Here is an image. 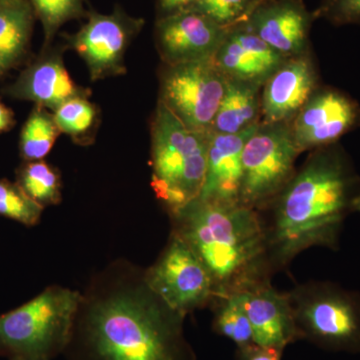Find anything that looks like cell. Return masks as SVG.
<instances>
[{
	"label": "cell",
	"instance_id": "obj_6",
	"mask_svg": "<svg viewBox=\"0 0 360 360\" xmlns=\"http://www.w3.org/2000/svg\"><path fill=\"white\" fill-rule=\"evenodd\" d=\"M300 338L328 349L360 352V300L330 283L303 286L290 295Z\"/></svg>",
	"mask_w": 360,
	"mask_h": 360
},
{
	"label": "cell",
	"instance_id": "obj_10",
	"mask_svg": "<svg viewBox=\"0 0 360 360\" xmlns=\"http://www.w3.org/2000/svg\"><path fill=\"white\" fill-rule=\"evenodd\" d=\"M143 25V20L131 18L120 8L111 14L94 11L68 41L86 63L92 82H96L127 72L125 51Z\"/></svg>",
	"mask_w": 360,
	"mask_h": 360
},
{
	"label": "cell",
	"instance_id": "obj_21",
	"mask_svg": "<svg viewBox=\"0 0 360 360\" xmlns=\"http://www.w3.org/2000/svg\"><path fill=\"white\" fill-rule=\"evenodd\" d=\"M16 184L42 207L61 201V179L56 167L44 160L25 161L16 172Z\"/></svg>",
	"mask_w": 360,
	"mask_h": 360
},
{
	"label": "cell",
	"instance_id": "obj_18",
	"mask_svg": "<svg viewBox=\"0 0 360 360\" xmlns=\"http://www.w3.org/2000/svg\"><path fill=\"white\" fill-rule=\"evenodd\" d=\"M258 125V124H257ZM257 127L238 134L210 135L205 182L198 198L221 203H239L243 179V151Z\"/></svg>",
	"mask_w": 360,
	"mask_h": 360
},
{
	"label": "cell",
	"instance_id": "obj_24",
	"mask_svg": "<svg viewBox=\"0 0 360 360\" xmlns=\"http://www.w3.org/2000/svg\"><path fill=\"white\" fill-rule=\"evenodd\" d=\"M217 300L219 305L215 310L213 321L215 331L233 341L239 348L253 345L252 329L241 304L239 293H232Z\"/></svg>",
	"mask_w": 360,
	"mask_h": 360
},
{
	"label": "cell",
	"instance_id": "obj_17",
	"mask_svg": "<svg viewBox=\"0 0 360 360\" xmlns=\"http://www.w3.org/2000/svg\"><path fill=\"white\" fill-rule=\"evenodd\" d=\"M7 94L56 111L75 97H89L90 92L73 82L60 54L53 52L28 66Z\"/></svg>",
	"mask_w": 360,
	"mask_h": 360
},
{
	"label": "cell",
	"instance_id": "obj_3",
	"mask_svg": "<svg viewBox=\"0 0 360 360\" xmlns=\"http://www.w3.org/2000/svg\"><path fill=\"white\" fill-rule=\"evenodd\" d=\"M174 231L212 276L215 298L267 283L269 232L257 210L196 198L170 214Z\"/></svg>",
	"mask_w": 360,
	"mask_h": 360
},
{
	"label": "cell",
	"instance_id": "obj_9",
	"mask_svg": "<svg viewBox=\"0 0 360 360\" xmlns=\"http://www.w3.org/2000/svg\"><path fill=\"white\" fill-rule=\"evenodd\" d=\"M144 278L168 307L184 315L215 298L214 283L205 265L174 232L158 259L144 269Z\"/></svg>",
	"mask_w": 360,
	"mask_h": 360
},
{
	"label": "cell",
	"instance_id": "obj_29",
	"mask_svg": "<svg viewBox=\"0 0 360 360\" xmlns=\"http://www.w3.org/2000/svg\"><path fill=\"white\" fill-rule=\"evenodd\" d=\"M283 349L253 345L239 348L238 360H281Z\"/></svg>",
	"mask_w": 360,
	"mask_h": 360
},
{
	"label": "cell",
	"instance_id": "obj_31",
	"mask_svg": "<svg viewBox=\"0 0 360 360\" xmlns=\"http://www.w3.org/2000/svg\"><path fill=\"white\" fill-rule=\"evenodd\" d=\"M14 123L15 120H14L13 110L0 103V134L13 129Z\"/></svg>",
	"mask_w": 360,
	"mask_h": 360
},
{
	"label": "cell",
	"instance_id": "obj_7",
	"mask_svg": "<svg viewBox=\"0 0 360 360\" xmlns=\"http://www.w3.org/2000/svg\"><path fill=\"white\" fill-rule=\"evenodd\" d=\"M300 155L290 123L259 122L243 148L239 203L255 210L271 205L295 175Z\"/></svg>",
	"mask_w": 360,
	"mask_h": 360
},
{
	"label": "cell",
	"instance_id": "obj_1",
	"mask_svg": "<svg viewBox=\"0 0 360 360\" xmlns=\"http://www.w3.org/2000/svg\"><path fill=\"white\" fill-rule=\"evenodd\" d=\"M186 315L149 288L144 270L118 259L82 293L66 360H196Z\"/></svg>",
	"mask_w": 360,
	"mask_h": 360
},
{
	"label": "cell",
	"instance_id": "obj_23",
	"mask_svg": "<svg viewBox=\"0 0 360 360\" xmlns=\"http://www.w3.org/2000/svg\"><path fill=\"white\" fill-rule=\"evenodd\" d=\"M98 110L87 97H75L54 111L58 129L77 144L92 143L98 123Z\"/></svg>",
	"mask_w": 360,
	"mask_h": 360
},
{
	"label": "cell",
	"instance_id": "obj_27",
	"mask_svg": "<svg viewBox=\"0 0 360 360\" xmlns=\"http://www.w3.org/2000/svg\"><path fill=\"white\" fill-rule=\"evenodd\" d=\"M260 0H195L191 11L207 16L225 28L245 22Z\"/></svg>",
	"mask_w": 360,
	"mask_h": 360
},
{
	"label": "cell",
	"instance_id": "obj_30",
	"mask_svg": "<svg viewBox=\"0 0 360 360\" xmlns=\"http://www.w3.org/2000/svg\"><path fill=\"white\" fill-rule=\"evenodd\" d=\"M195 0H158L160 18L191 9Z\"/></svg>",
	"mask_w": 360,
	"mask_h": 360
},
{
	"label": "cell",
	"instance_id": "obj_5",
	"mask_svg": "<svg viewBox=\"0 0 360 360\" xmlns=\"http://www.w3.org/2000/svg\"><path fill=\"white\" fill-rule=\"evenodd\" d=\"M82 292L51 285L11 311L0 314V357L53 360L65 354Z\"/></svg>",
	"mask_w": 360,
	"mask_h": 360
},
{
	"label": "cell",
	"instance_id": "obj_16",
	"mask_svg": "<svg viewBox=\"0 0 360 360\" xmlns=\"http://www.w3.org/2000/svg\"><path fill=\"white\" fill-rule=\"evenodd\" d=\"M238 293L255 345L283 350L300 338L290 295L277 292L269 283Z\"/></svg>",
	"mask_w": 360,
	"mask_h": 360
},
{
	"label": "cell",
	"instance_id": "obj_19",
	"mask_svg": "<svg viewBox=\"0 0 360 360\" xmlns=\"http://www.w3.org/2000/svg\"><path fill=\"white\" fill-rule=\"evenodd\" d=\"M262 89L259 85L227 79L226 89L210 132L238 134L259 124Z\"/></svg>",
	"mask_w": 360,
	"mask_h": 360
},
{
	"label": "cell",
	"instance_id": "obj_11",
	"mask_svg": "<svg viewBox=\"0 0 360 360\" xmlns=\"http://www.w3.org/2000/svg\"><path fill=\"white\" fill-rule=\"evenodd\" d=\"M360 125V106L352 97L319 85L290 123L300 153L338 143Z\"/></svg>",
	"mask_w": 360,
	"mask_h": 360
},
{
	"label": "cell",
	"instance_id": "obj_14",
	"mask_svg": "<svg viewBox=\"0 0 360 360\" xmlns=\"http://www.w3.org/2000/svg\"><path fill=\"white\" fill-rule=\"evenodd\" d=\"M319 85L311 51L286 59L262 86L260 122L291 123Z\"/></svg>",
	"mask_w": 360,
	"mask_h": 360
},
{
	"label": "cell",
	"instance_id": "obj_20",
	"mask_svg": "<svg viewBox=\"0 0 360 360\" xmlns=\"http://www.w3.org/2000/svg\"><path fill=\"white\" fill-rule=\"evenodd\" d=\"M34 18L30 0L0 4V77L20 63L27 52Z\"/></svg>",
	"mask_w": 360,
	"mask_h": 360
},
{
	"label": "cell",
	"instance_id": "obj_25",
	"mask_svg": "<svg viewBox=\"0 0 360 360\" xmlns=\"http://www.w3.org/2000/svg\"><path fill=\"white\" fill-rule=\"evenodd\" d=\"M44 210L16 182L0 179V217L32 227L39 224Z\"/></svg>",
	"mask_w": 360,
	"mask_h": 360
},
{
	"label": "cell",
	"instance_id": "obj_12",
	"mask_svg": "<svg viewBox=\"0 0 360 360\" xmlns=\"http://www.w3.org/2000/svg\"><path fill=\"white\" fill-rule=\"evenodd\" d=\"M229 30L202 13L187 9L158 18L156 46L165 65L205 60L214 58Z\"/></svg>",
	"mask_w": 360,
	"mask_h": 360
},
{
	"label": "cell",
	"instance_id": "obj_22",
	"mask_svg": "<svg viewBox=\"0 0 360 360\" xmlns=\"http://www.w3.org/2000/svg\"><path fill=\"white\" fill-rule=\"evenodd\" d=\"M60 130L53 113L37 105L26 120L20 134V155L25 161L44 160L51 153Z\"/></svg>",
	"mask_w": 360,
	"mask_h": 360
},
{
	"label": "cell",
	"instance_id": "obj_15",
	"mask_svg": "<svg viewBox=\"0 0 360 360\" xmlns=\"http://www.w3.org/2000/svg\"><path fill=\"white\" fill-rule=\"evenodd\" d=\"M213 59L227 79L264 86L288 58L241 23L229 28Z\"/></svg>",
	"mask_w": 360,
	"mask_h": 360
},
{
	"label": "cell",
	"instance_id": "obj_4",
	"mask_svg": "<svg viewBox=\"0 0 360 360\" xmlns=\"http://www.w3.org/2000/svg\"><path fill=\"white\" fill-rule=\"evenodd\" d=\"M210 135L189 129L158 101L151 122V187L170 214L200 196Z\"/></svg>",
	"mask_w": 360,
	"mask_h": 360
},
{
	"label": "cell",
	"instance_id": "obj_8",
	"mask_svg": "<svg viewBox=\"0 0 360 360\" xmlns=\"http://www.w3.org/2000/svg\"><path fill=\"white\" fill-rule=\"evenodd\" d=\"M226 84L213 58L165 65L158 101L189 129L210 131Z\"/></svg>",
	"mask_w": 360,
	"mask_h": 360
},
{
	"label": "cell",
	"instance_id": "obj_13",
	"mask_svg": "<svg viewBox=\"0 0 360 360\" xmlns=\"http://www.w3.org/2000/svg\"><path fill=\"white\" fill-rule=\"evenodd\" d=\"M314 15L302 0H260L245 25L284 58L311 51L309 32Z\"/></svg>",
	"mask_w": 360,
	"mask_h": 360
},
{
	"label": "cell",
	"instance_id": "obj_33",
	"mask_svg": "<svg viewBox=\"0 0 360 360\" xmlns=\"http://www.w3.org/2000/svg\"><path fill=\"white\" fill-rule=\"evenodd\" d=\"M9 1V0H0V4H4V2Z\"/></svg>",
	"mask_w": 360,
	"mask_h": 360
},
{
	"label": "cell",
	"instance_id": "obj_2",
	"mask_svg": "<svg viewBox=\"0 0 360 360\" xmlns=\"http://www.w3.org/2000/svg\"><path fill=\"white\" fill-rule=\"evenodd\" d=\"M359 179L338 143L312 151L274 206L270 257L286 264L312 246L336 248L341 227L359 193Z\"/></svg>",
	"mask_w": 360,
	"mask_h": 360
},
{
	"label": "cell",
	"instance_id": "obj_26",
	"mask_svg": "<svg viewBox=\"0 0 360 360\" xmlns=\"http://www.w3.org/2000/svg\"><path fill=\"white\" fill-rule=\"evenodd\" d=\"M35 18L44 26L45 45L49 44L68 21L84 15V0H30Z\"/></svg>",
	"mask_w": 360,
	"mask_h": 360
},
{
	"label": "cell",
	"instance_id": "obj_28",
	"mask_svg": "<svg viewBox=\"0 0 360 360\" xmlns=\"http://www.w3.org/2000/svg\"><path fill=\"white\" fill-rule=\"evenodd\" d=\"M312 15L336 26L360 25V0H322Z\"/></svg>",
	"mask_w": 360,
	"mask_h": 360
},
{
	"label": "cell",
	"instance_id": "obj_32",
	"mask_svg": "<svg viewBox=\"0 0 360 360\" xmlns=\"http://www.w3.org/2000/svg\"><path fill=\"white\" fill-rule=\"evenodd\" d=\"M352 212L360 213V191L354 196V200H352Z\"/></svg>",
	"mask_w": 360,
	"mask_h": 360
}]
</instances>
